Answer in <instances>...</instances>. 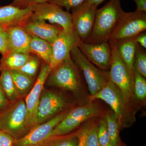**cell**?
Instances as JSON below:
<instances>
[{"label": "cell", "mask_w": 146, "mask_h": 146, "mask_svg": "<svg viewBox=\"0 0 146 146\" xmlns=\"http://www.w3.org/2000/svg\"><path fill=\"white\" fill-rule=\"evenodd\" d=\"M75 37L76 44L87 59L98 68L109 71L112 58V48L108 42L87 43Z\"/></svg>", "instance_id": "13"}, {"label": "cell", "mask_w": 146, "mask_h": 146, "mask_svg": "<svg viewBox=\"0 0 146 146\" xmlns=\"http://www.w3.org/2000/svg\"><path fill=\"white\" fill-rule=\"evenodd\" d=\"M3 131H2L0 130V137H1V135H2Z\"/></svg>", "instance_id": "43"}, {"label": "cell", "mask_w": 146, "mask_h": 146, "mask_svg": "<svg viewBox=\"0 0 146 146\" xmlns=\"http://www.w3.org/2000/svg\"><path fill=\"white\" fill-rule=\"evenodd\" d=\"M117 146H126V144L123 142L121 138H120Z\"/></svg>", "instance_id": "41"}, {"label": "cell", "mask_w": 146, "mask_h": 146, "mask_svg": "<svg viewBox=\"0 0 146 146\" xmlns=\"http://www.w3.org/2000/svg\"><path fill=\"white\" fill-rule=\"evenodd\" d=\"M136 42L138 44L143 48H146V34L145 31L141 33L135 37Z\"/></svg>", "instance_id": "35"}, {"label": "cell", "mask_w": 146, "mask_h": 146, "mask_svg": "<svg viewBox=\"0 0 146 146\" xmlns=\"http://www.w3.org/2000/svg\"><path fill=\"white\" fill-rule=\"evenodd\" d=\"M70 56L82 72L90 96L96 94L106 86L109 80V71L96 67L84 55L76 43L71 50Z\"/></svg>", "instance_id": "7"}, {"label": "cell", "mask_w": 146, "mask_h": 146, "mask_svg": "<svg viewBox=\"0 0 146 146\" xmlns=\"http://www.w3.org/2000/svg\"><path fill=\"white\" fill-rule=\"evenodd\" d=\"M134 72L146 78V54L139 45L137 47L133 62Z\"/></svg>", "instance_id": "28"}, {"label": "cell", "mask_w": 146, "mask_h": 146, "mask_svg": "<svg viewBox=\"0 0 146 146\" xmlns=\"http://www.w3.org/2000/svg\"><path fill=\"white\" fill-rule=\"evenodd\" d=\"M52 71L49 65L44 62L42 63L36 80L26 98V124L29 131L37 125L36 117L39 100L45 84Z\"/></svg>", "instance_id": "11"}, {"label": "cell", "mask_w": 146, "mask_h": 146, "mask_svg": "<svg viewBox=\"0 0 146 146\" xmlns=\"http://www.w3.org/2000/svg\"><path fill=\"white\" fill-rule=\"evenodd\" d=\"M10 72L16 90L22 98L33 87L35 78L30 77L18 71Z\"/></svg>", "instance_id": "23"}, {"label": "cell", "mask_w": 146, "mask_h": 146, "mask_svg": "<svg viewBox=\"0 0 146 146\" xmlns=\"http://www.w3.org/2000/svg\"><path fill=\"white\" fill-rule=\"evenodd\" d=\"M96 100L91 101L84 106L72 108L66 117L55 127L50 136H62L71 133L81 125L91 119L99 118L106 112Z\"/></svg>", "instance_id": "4"}, {"label": "cell", "mask_w": 146, "mask_h": 146, "mask_svg": "<svg viewBox=\"0 0 146 146\" xmlns=\"http://www.w3.org/2000/svg\"><path fill=\"white\" fill-rule=\"evenodd\" d=\"M79 129L75 132L62 136H50L47 146H78Z\"/></svg>", "instance_id": "26"}, {"label": "cell", "mask_w": 146, "mask_h": 146, "mask_svg": "<svg viewBox=\"0 0 146 146\" xmlns=\"http://www.w3.org/2000/svg\"><path fill=\"white\" fill-rule=\"evenodd\" d=\"M75 43L74 33H68L63 30L61 32L52 45V55L49 65L52 70L71 58V50Z\"/></svg>", "instance_id": "15"}, {"label": "cell", "mask_w": 146, "mask_h": 146, "mask_svg": "<svg viewBox=\"0 0 146 146\" xmlns=\"http://www.w3.org/2000/svg\"><path fill=\"white\" fill-rule=\"evenodd\" d=\"M104 116L107 123L110 143L112 146H117L120 138V130L117 119L112 111H106Z\"/></svg>", "instance_id": "24"}, {"label": "cell", "mask_w": 146, "mask_h": 146, "mask_svg": "<svg viewBox=\"0 0 146 146\" xmlns=\"http://www.w3.org/2000/svg\"><path fill=\"white\" fill-rule=\"evenodd\" d=\"M6 29L8 34L10 52L30 53L31 35L21 26Z\"/></svg>", "instance_id": "18"}, {"label": "cell", "mask_w": 146, "mask_h": 146, "mask_svg": "<svg viewBox=\"0 0 146 146\" xmlns=\"http://www.w3.org/2000/svg\"><path fill=\"white\" fill-rule=\"evenodd\" d=\"M86 0H51L49 2L54 3L60 7H64L69 11L77 7Z\"/></svg>", "instance_id": "32"}, {"label": "cell", "mask_w": 146, "mask_h": 146, "mask_svg": "<svg viewBox=\"0 0 146 146\" xmlns=\"http://www.w3.org/2000/svg\"><path fill=\"white\" fill-rule=\"evenodd\" d=\"M94 119L89 120L88 122L85 123L79 129V143L78 146H86V138L91 124L93 122Z\"/></svg>", "instance_id": "33"}, {"label": "cell", "mask_w": 146, "mask_h": 146, "mask_svg": "<svg viewBox=\"0 0 146 146\" xmlns=\"http://www.w3.org/2000/svg\"><path fill=\"white\" fill-rule=\"evenodd\" d=\"M31 55L29 53L10 52L1 59L0 71L17 70L26 63Z\"/></svg>", "instance_id": "19"}, {"label": "cell", "mask_w": 146, "mask_h": 146, "mask_svg": "<svg viewBox=\"0 0 146 146\" xmlns=\"http://www.w3.org/2000/svg\"><path fill=\"white\" fill-rule=\"evenodd\" d=\"M106 146H112V144H111V143H110L109 144H108V145H106Z\"/></svg>", "instance_id": "44"}, {"label": "cell", "mask_w": 146, "mask_h": 146, "mask_svg": "<svg viewBox=\"0 0 146 146\" xmlns=\"http://www.w3.org/2000/svg\"><path fill=\"white\" fill-rule=\"evenodd\" d=\"M72 108L64 110L47 121L33 128L23 137L15 140L13 146H35L50 137L55 127L64 119Z\"/></svg>", "instance_id": "14"}, {"label": "cell", "mask_w": 146, "mask_h": 146, "mask_svg": "<svg viewBox=\"0 0 146 146\" xmlns=\"http://www.w3.org/2000/svg\"><path fill=\"white\" fill-rule=\"evenodd\" d=\"M9 103L0 85V110L5 108Z\"/></svg>", "instance_id": "36"}, {"label": "cell", "mask_w": 146, "mask_h": 146, "mask_svg": "<svg viewBox=\"0 0 146 146\" xmlns=\"http://www.w3.org/2000/svg\"><path fill=\"white\" fill-rule=\"evenodd\" d=\"M29 0H13L11 4L21 8H25L27 3Z\"/></svg>", "instance_id": "38"}, {"label": "cell", "mask_w": 146, "mask_h": 146, "mask_svg": "<svg viewBox=\"0 0 146 146\" xmlns=\"http://www.w3.org/2000/svg\"><path fill=\"white\" fill-rule=\"evenodd\" d=\"M108 71L110 79L120 89L125 101L138 111L141 108L134 97V74L121 59L116 48H112V58Z\"/></svg>", "instance_id": "5"}, {"label": "cell", "mask_w": 146, "mask_h": 146, "mask_svg": "<svg viewBox=\"0 0 146 146\" xmlns=\"http://www.w3.org/2000/svg\"><path fill=\"white\" fill-rule=\"evenodd\" d=\"M136 5V11L146 12V0H133Z\"/></svg>", "instance_id": "37"}, {"label": "cell", "mask_w": 146, "mask_h": 146, "mask_svg": "<svg viewBox=\"0 0 146 146\" xmlns=\"http://www.w3.org/2000/svg\"><path fill=\"white\" fill-rule=\"evenodd\" d=\"M15 141L12 136L3 132L0 137V146H13Z\"/></svg>", "instance_id": "34"}, {"label": "cell", "mask_w": 146, "mask_h": 146, "mask_svg": "<svg viewBox=\"0 0 146 146\" xmlns=\"http://www.w3.org/2000/svg\"><path fill=\"white\" fill-rule=\"evenodd\" d=\"M95 119L91 124L87 135L86 146H101L98 137V125L99 121H96Z\"/></svg>", "instance_id": "30"}, {"label": "cell", "mask_w": 146, "mask_h": 146, "mask_svg": "<svg viewBox=\"0 0 146 146\" xmlns=\"http://www.w3.org/2000/svg\"><path fill=\"white\" fill-rule=\"evenodd\" d=\"M74 105L63 94L43 90L37 108V125L46 122L68 108L74 107Z\"/></svg>", "instance_id": "9"}, {"label": "cell", "mask_w": 146, "mask_h": 146, "mask_svg": "<svg viewBox=\"0 0 146 146\" xmlns=\"http://www.w3.org/2000/svg\"><path fill=\"white\" fill-rule=\"evenodd\" d=\"M101 100L111 107L117 119L120 131L130 127L136 121L138 112L126 102L119 88L110 79L96 94L90 96V101Z\"/></svg>", "instance_id": "2"}, {"label": "cell", "mask_w": 146, "mask_h": 146, "mask_svg": "<svg viewBox=\"0 0 146 146\" xmlns=\"http://www.w3.org/2000/svg\"><path fill=\"white\" fill-rule=\"evenodd\" d=\"M98 6L83 3L72 10L73 32L77 38L85 42L91 35Z\"/></svg>", "instance_id": "12"}, {"label": "cell", "mask_w": 146, "mask_h": 146, "mask_svg": "<svg viewBox=\"0 0 146 146\" xmlns=\"http://www.w3.org/2000/svg\"><path fill=\"white\" fill-rule=\"evenodd\" d=\"M124 11L120 0H109L100 9H97L91 35L85 42H108L110 35Z\"/></svg>", "instance_id": "3"}, {"label": "cell", "mask_w": 146, "mask_h": 146, "mask_svg": "<svg viewBox=\"0 0 146 146\" xmlns=\"http://www.w3.org/2000/svg\"><path fill=\"white\" fill-rule=\"evenodd\" d=\"M26 105L23 100L10 103L0 110V130L15 140L23 137L29 132L26 124Z\"/></svg>", "instance_id": "6"}, {"label": "cell", "mask_w": 146, "mask_h": 146, "mask_svg": "<svg viewBox=\"0 0 146 146\" xmlns=\"http://www.w3.org/2000/svg\"><path fill=\"white\" fill-rule=\"evenodd\" d=\"M30 6L33 11L31 20L47 21L61 27L66 32L74 33L72 14L69 11L50 2L36 4Z\"/></svg>", "instance_id": "10"}, {"label": "cell", "mask_w": 146, "mask_h": 146, "mask_svg": "<svg viewBox=\"0 0 146 146\" xmlns=\"http://www.w3.org/2000/svg\"><path fill=\"white\" fill-rule=\"evenodd\" d=\"M40 60V58L36 56L31 54V56L26 63L16 71L32 78H35L39 69Z\"/></svg>", "instance_id": "27"}, {"label": "cell", "mask_w": 146, "mask_h": 146, "mask_svg": "<svg viewBox=\"0 0 146 146\" xmlns=\"http://www.w3.org/2000/svg\"><path fill=\"white\" fill-rule=\"evenodd\" d=\"M0 85L4 93L10 103L14 102L21 99L14 83L9 71H1Z\"/></svg>", "instance_id": "22"}, {"label": "cell", "mask_w": 146, "mask_h": 146, "mask_svg": "<svg viewBox=\"0 0 146 146\" xmlns=\"http://www.w3.org/2000/svg\"><path fill=\"white\" fill-rule=\"evenodd\" d=\"M105 1L106 0H86L84 3L88 4L96 5L98 6V5Z\"/></svg>", "instance_id": "40"}, {"label": "cell", "mask_w": 146, "mask_h": 146, "mask_svg": "<svg viewBox=\"0 0 146 146\" xmlns=\"http://www.w3.org/2000/svg\"><path fill=\"white\" fill-rule=\"evenodd\" d=\"M146 29V12H124L110 35L108 42L111 48L121 42L133 39Z\"/></svg>", "instance_id": "8"}, {"label": "cell", "mask_w": 146, "mask_h": 146, "mask_svg": "<svg viewBox=\"0 0 146 146\" xmlns=\"http://www.w3.org/2000/svg\"><path fill=\"white\" fill-rule=\"evenodd\" d=\"M51 0H29L28 3H27L25 7L30 6L36 4L42 3L46 2H49Z\"/></svg>", "instance_id": "39"}, {"label": "cell", "mask_w": 146, "mask_h": 146, "mask_svg": "<svg viewBox=\"0 0 146 146\" xmlns=\"http://www.w3.org/2000/svg\"><path fill=\"white\" fill-rule=\"evenodd\" d=\"M32 14L31 6L21 8L11 4L0 6V25L6 28L22 26L30 20Z\"/></svg>", "instance_id": "16"}, {"label": "cell", "mask_w": 146, "mask_h": 146, "mask_svg": "<svg viewBox=\"0 0 146 146\" xmlns=\"http://www.w3.org/2000/svg\"><path fill=\"white\" fill-rule=\"evenodd\" d=\"M9 36L7 29L0 25V53L2 56L10 52Z\"/></svg>", "instance_id": "31"}, {"label": "cell", "mask_w": 146, "mask_h": 146, "mask_svg": "<svg viewBox=\"0 0 146 146\" xmlns=\"http://www.w3.org/2000/svg\"><path fill=\"white\" fill-rule=\"evenodd\" d=\"M133 90L135 99L141 108L146 104V80L136 72L134 73Z\"/></svg>", "instance_id": "25"}, {"label": "cell", "mask_w": 146, "mask_h": 146, "mask_svg": "<svg viewBox=\"0 0 146 146\" xmlns=\"http://www.w3.org/2000/svg\"><path fill=\"white\" fill-rule=\"evenodd\" d=\"M21 26L30 34L46 40L51 45L63 30L59 26L48 23L44 20L30 19Z\"/></svg>", "instance_id": "17"}, {"label": "cell", "mask_w": 146, "mask_h": 146, "mask_svg": "<svg viewBox=\"0 0 146 146\" xmlns=\"http://www.w3.org/2000/svg\"><path fill=\"white\" fill-rule=\"evenodd\" d=\"M48 138L47 139L46 141H44L43 143L40 144L39 146H47L48 145Z\"/></svg>", "instance_id": "42"}, {"label": "cell", "mask_w": 146, "mask_h": 146, "mask_svg": "<svg viewBox=\"0 0 146 146\" xmlns=\"http://www.w3.org/2000/svg\"><path fill=\"white\" fill-rule=\"evenodd\" d=\"M98 137L101 146H106L110 143L104 115L100 117L98 125Z\"/></svg>", "instance_id": "29"}, {"label": "cell", "mask_w": 146, "mask_h": 146, "mask_svg": "<svg viewBox=\"0 0 146 146\" xmlns=\"http://www.w3.org/2000/svg\"><path fill=\"white\" fill-rule=\"evenodd\" d=\"M46 81L49 86L72 93L79 106L84 105L91 101L83 75L71 58L52 71Z\"/></svg>", "instance_id": "1"}, {"label": "cell", "mask_w": 146, "mask_h": 146, "mask_svg": "<svg viewBox=\"0 0 146 146\" xmlns=\"http://www.w3.org/2000/svg\"><path fill=\"white\" fill-rule=\"evenodd\" d=\"M138 45L134 38L121 42L116 47L121 59L133 74V62Z\"/></svg>", "instance_id": "20"}, {"label": "cell", "mask_w": 146, "mask_h": 146, "mask_svg": "<svg viewBox=\"0 0 146 146\" xmlns=\"http://www.w3.org/2000/svg\"><path fill=\"white\" fill-rule=\"evenodd\" d=\"M29 52L30 53L35 55L49 65L52 55V45L48 42L31 35Z\"/></svg>", "instance_id": "21"}]
</instances>
